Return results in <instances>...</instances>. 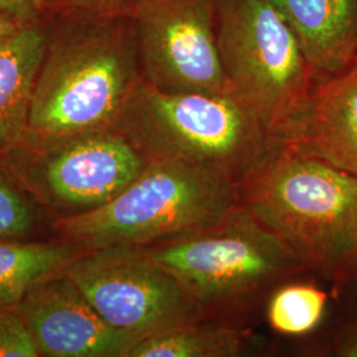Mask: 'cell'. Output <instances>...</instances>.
<instances>
[{"label": "cell", "mask_w": 357, "mask_h": 357, "mask_svg": "<svg viewBox=\"0 0 357 357\" xmlns=\"http://www.w3.org/2000/svg\"><path fill=\"white\" fill-rule=\"evenodd\" d=\"M0 165L54 222L109 203L149 162L114 128L68 134L26 128L0 155Z\"/></svg>", "instance_id": "6"}, {"label": "cell", "mask_w": 357, "mask_h": 357, "mask_svg": "<svg viewBox=\"0 0 357 357\" xmlns=\"http://www.w3.org/2000/svg\"><path fill=\"white\" fill-rule=\"evenodd\" d=\"M240 205L238 183L233 178L204 167L150 162L101 208L54 221L52 238L85 252L144 248L217 222Z\"/></svg>", "instance_id": "5"}, {"label": "cell", "mask_w": 357, "mask_h": 357, "mask_svg": "<svg viewBox=\"0 0 357 357\" xmlns=\"http://www.w3.org/2000/svg\"><path fill=\"white\" fill-rule=\"evenodd\" d=\"M142 249L178 282L203 320L238 324L277 286L308 271L243 205Z\"/></svg>", "instance_id": "3"}, {"label": "cell", "mask_w": 357, "mask_h": 357, "mask_svg": "<svg viewBox=\"0 0 357 357\" xmlns=\"http://www.w3.org/2000/svg\"><path fill=\"white\" fill-rule=\"evenodd\" d=\"M246 345L248 336L238 324L202 319L143 339L128 357H237Z\"/></svg>", "instance_id": "15"}, {"label": "cell", "mask_w": 357, "mask_h": 357, "mask_svg": "<svg viewBox=\"0 0 357 357\" xmlns=\"http://www.w3.org/2000/svg\"><path fill=\"white\" fill-rule=\"evenodd\" d=\"M217 45L230 91L274 138L302 110L317 77L268 0H216Z\"/></svg>", "instance_id": "7"}, {"label": "cell", "mask_w": 357, "mask_h": 357, "mask_svg": "<svg viewBox=\"0 0 357 357\" xmlns=\"http://www.w3.org/2000/svg\"><path fill=\"white\" fill-rule=\"evenodd\" d=\"M28 128L68 134L112 128L143 81L134 22L125 8L64 4L45 22Z\"/></svg>", "instance_id": "1"}, {"label": "cell", "mask_w": 357, "mask_h": 357, "mask_svg": "<svg viewBox=\"0 0 357 357\" xmlns=\"http://www.w3.org/2000/svg\"><path fill=\"white\" fill-rule=\"evenodd\" d=\"M0 357H40L16 308H0Z\"/></svg>", "instance_id": "18"}, {"label": "cell", "mask_w": 357, "mask_h": 357, "mask_svg": "<svg viewBox=\"0 0 357 357\" xmlns=\"http://www.w3.org/2000/svg\"><path fill=\"white\" fill-rule=\"evenodd\" d=\"M84 253L56 238L0 240V308H15L32 287L64 273Z\"/></svg>", "instance_id": "14"}, {"label": "cell", "mask_w": 357, "mask_h": 357, "mask_svg": "<svg viewBox=\"0 0 357 357\" xmlns=\"http://www.w3.org/2000/svg\"><path fill=\"white\" fill-rule=\"evenodd\" d=\"M299 278V277H296ZM283 282L268 295L265 308L271 330L284 336H305L319 327L328 295L314 283Z\"/></svg>", "instance_id": "16"}, {"label": "cell", "mask_w": 357, "mask_h": 357, "mask_svg": "<svg viewBox=\"0 0 357 357\" xmlns=\"http://www.w3.org/2000/svg\"><path fill=\"white\" fill-rule=\"evenodd\" d=\"M15 308L40 357H128L138 343L103 319L65 271L38 283Z\"/></svg>", "instance_id": "10"}, {"label": "cell", "mask_w": 357, "mask_h": 357, "mask_svg": "<svg viewBox=\"0 0 357 357\" xmlns=\"http://www.w3.org/2000/svg\"><path fill=\"white\" fill-rule=\"evenodd\" d=\"M349 283H355L357 286V264L356 266H355V270H354V273H352V275H351V278H349V281L347 282V284H349ZM347 284H345V286H347ZM344 287H343V289H344Z\"/></svg>", "instance_id": "23"}, {"label": "cell", "mask_w": 357, "mask_h": 357, "mask_svg": "<svg viewBox=\"0 0 357 357\" xmlns=\"http://www.w3.org/2000/svg\"><path fill=\"white\" fill-rule=\"evenodd\" d=\"M45 22L23 26L0 45V155L28 128L32 93L45 45Z\"/></svg>", "instance_id": "13"}, {"label": "cell", "mask_w": 357, "mask_h": 357, "mask_svg": "<svg viewBox=\"0 0 357 357\" xmlns=\"http://www.w3.org/2000/svg\"><path fill=\"white\" fill-rule=\"evenodd\" d=\"M298 38L317 81L357 61V0H268Z\"/></svg>", "instance_id": "12"}, {"label": "cell", "mask_w": 357, "mask_h": 357, "mask_svg": "<svg viewBox=\"0 0 357 357\" xmlns=\"http://www.w3.org/2000/svg\"><path fill=\"white\" fill-rule=\"evenodd\" d=\"M134 0H68V4H76L82 7H93V8H125Z\"/></svg>", "instance_id": "22"}, {"label": "cell", "mask_w": 357, "mask_h": 357, "mask_svg": "<svg viewBox=\"0 0 357 357\" xmlns=\"http://www.w3.org/2000/svg\"><path fill=\"white\" fill-rule=\"evenodd\" d=\"M274 143L357 176V61L318 81L306 107Z\"/></svg>", "instance_id": "11"}, {"label": "cell", "mask_w": 357, "mask_h": 357, "mask_svg": "<svg viewBox=\"0 0 357 357\" xmlns=\"http://www.w3.org/2000/svg\"><path fill=\"white\" fill-rule=\"evenodd\" d=\"M64 4L68 0H0V8L24 26L43 22Z\"/></svg>", "instance_id": "19"}, {"label": "cell", "mask_w": 357, "mask_h": 357, "mask_svg": "<svg viewBox=\"0 0 357 357\" xmlns=\"http://www.w3.org/2000/svg\"><path fill=\"white\" fill-rule=\"evenodd\" d=\"M23 26H26L0 8V45L16 35Z\"/></svg>", "instance_id": "21"}, {"label": "cell", "mask_w": 357, "mask_h": 357, "mask_svg": "<svg viewBox=\"0 0 357 357\" xmlns=\"http://www.w3.org/2000/svg\"><path fill=\"white\" fill-rule=\"evenodd\" d=\"M240 204L340 293L357 264V176L274 146L238 184Z\"/></svg>", "instance_id": "2"}, {"label": "cell", "mask_w": 357, "mask_h": 357, "mask_svg": "<svg viewBox=\"0 0 357 357\" xmlns=\"http://www.w3.org/2000/svg\"><path fill=\"white\" fill-rule=\"evenodd\" d=\"M150 162L204 167L240 184L275 143L231 96L165 93L142 81L113 128Z\"/></svg>", "instance_id": "4"}, {"label": "cell", "mask_w": 357, "mask_h": 357, "mask_svg": "<svg viewBox=\"0 0 357 357\" xmlns=\"http://www.w3.org/2000/svg\"><path fill=\"white\" fill-rule=\"evenodd\" d=\"M142 77L165 93L231 96L217 45L216 0H134Z\"/></svg>", "instance_id": "9"}, {"label": "cell", "mask_w": 357, "mask_h": 357, "mask_svg": "<svg viewBox=\"0 0 357 357\" xmlns=\"http://www.w3.org/2000/svg\"><path fill=\"white\" fill-rule=\"evenodd\" d=\"M65 274L113 328L138 342L203 319L178 282L142 248L86 252Z\"/></svg>", "instance_id": "8"}, {"label": "cell", "mask_w": 357, "mask_h": 357, "mask_svg": "<svg viewBox=\"0 0 357 357\" xmlns=\"http://www.w3.org/2000/svg\"><path fill=\"white\" fill-rule=\"evenodd\" d=\"M327 355L340 357H357V320L344 326L335 336Z\"/></svg>", "instance_id": "20"}, {"label": "cell", "mask_w": 357, "mask_h": 357, "mask_svg": "<svg viewBox=\"0 0 357 357\" xmlns=\"http://www.w3.org/2000/svg\"><path fill=\"white\" fill-rule=\"evenodd\" d=\"M53 220L0 165V240L52 238Z\"/></svg>", "instance_id": "17"}]
</instances>
